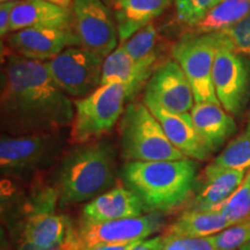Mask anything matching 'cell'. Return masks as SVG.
Masks as SVG:
<instances>
[{
	"instance_id": "cell-32",
	"label": "cell",
	"mask_w": 250,
	"mask_h": 250,
	"mask_svg": "<svg viewBox=\"0 0 250 250\" xmlns=\"http://www.w3.org/2000/svg\"><path fill=\"white\" fill-rule=\"evenodd\" d=\"M168 240L164 235H158L148 240H143L132 250H164Z\"/></svg>"
},
{
	"instance_id": "cell-7",
	"label": "cell",
	"mask_w": 250,
	"mask_h": 250,
	"mask_svg": "<svg viewBox=\"0 0 250 250\" xmlns=\"http://www.w3.org/2000/svg\"><path fill=\"white\" fill-rule=\"evenodd\" d=\"M162 227L164 217L159 212L103 223L81 221L77 226L67 220L64 242L76 249H86L103 245L143 241Z\"/></svg>"
},
{
	"instance_id": "cell-19",
	"label": "cell",
	"mask_w": 250,
	"mask_h": 250,
	"mask_svg": "<svg viewBox=\"0 0 250 250\" xmlns=\"http://www.w3.org/2000/svg\"><path fill=\"white\" fill-rule=\"evenodd\" d=\"M190 115L202 142L211 153L217 152L236 132L235 121L221 104L195 103Z\"/></svg>"
},
{
	"instance_id": "cell-13",
	"label": "cell",
	"mask_w": 250,
	"mask_h": 250,
	"mask_svg": "<svg viewBox=\"0 0 250 250\" xmlns=\"http://www.w3.org/2000/svg\"><path fill=\"white\" fill-rule=\"evenodd\" d=\"M145 93L168 111L184 114L193 108V92L189 80L175 59L158 65L146 85Z\"/></svg>"
},
{
	"instance_id": "cell-23",
	"label": "cell",
	"mask_w": 250,
	"mask_h": 250,
	"mask_svg": "<svg viewBox=\"0 0 250 250\" xmlns=\"http://www.w3.org/2000/svg\"><path fill=\"white\" fill-rule=\"evenodd\" d=\"M250 14V0H223L192 28L195 34L219 33Z\"/></svg>"
},
{
	"instance_id": "cell-16",
	"label": "cell",
	"mask_w": 250,
	"mask_h": 250,
	"mask_svg": "<svg viewBox=\"0 0 250 250\" xmlns=\"http://www.w3.org/2000/svg\"><path fill=\"white\" fill-rule=\"evenodd\" d=\"M246 170L225 169L211 164L197 176L191 199L186 202V210L206 211L220 204L241 186Z\"/></svg>"
},
{
	"instance_id": "cell-24",
	"label": "cell",
	"mask_w": 250,
	"mask_h": 250,
	"mask_svg": "<svg viewBox=\"0 0 250 250\" xmlns=\"http://www.w3.org/2000/svg\"><path fill=\"white\" fill-rule=\"evenodd\" d=\"M212 164L225 169H242L250 167V121L239 136L227 144Z\"/></svg>"
},
{
	"instance_id": "cell-25",
	"label": "cell",
	"mask_w": 250,
	"mask_h": 250,
	"mask_svg": "<svg viewBox=\"0 0 250 250\" xmlns=\"http://www.w3.org/2000/svg\"><path fill=\"white\" fill-rule=\"evenodd\" d=\"M206 211L223 214L229 225H234L250 217V171L237 189L226 201Z\"/></svg>"
},
{
	"instance_id": "cell-21",
	"label": "cell",
	"mask_w": 250,
	"mask_h": 250,
	"mask_svg": "<svg viewBox=\"0 0 250 250\" xmlns=\"http://www.w3.org/2000/svg\"><path fill=\"white\" fill-rule=\"evenodd\" d=\"M230 226L223 214L213 211L186 210L164 229L167 240L212 236Z\"/></svg>"
},
{
	"instance_id": "cell-40",
	"label": "cell",
	"mask_w": 250,
	"mask_h": 250,
	"mask_svg": "<svg viewBox=\"0 0 250 250\" xmlns=\"http://www.w3.org/2000/svg\"><path fill=\"white\" fill-rule=\"evenodd\" d=\"M220 1H223V0H220Z\"/></svg>"
},
{
	"instance_id": "cell-38",
	"label": "cell",
	"mask_w": 250,
	"mask_h": 250,
	"mask_svg": "<svg viewBox=\"0 0 250 250\" xmlns=\"http://www.w3.org/2000/svg\"><path fill=\"white\" fill-rule=\"evenodd\" d=\"M1 2H19V1H22V0H0Z\"/></svg>"
},
{
	"instance_id": "cell-35",
	"label": "cell",
	"mask_w": 250,
	"mask_h": 250,
	"mask_svg": "<svg viewBox=\"0 0 250 250\" xmlns=\"http://www.w3.org/2000/svg\"><path fill=\"white\" fill-rule=\"evenodd\" d=\"M44 1L51 2V4H55L57 6H61V7H66V8H71L72 4H73V0H44Z\"/></svg>"
},
{
	"instance_id": "cell-14",
	"label": "cell",
	"mask_w": 250,
	"mask_h": 250,
	"mask_svg": "<svg viewBox=\"0 0 250 250\" xmlns=\"http://www.w3.org/2000/svg\"><path fill=\"white\" fill-rule=\"evenodd\" d=\"M156 62L158 55L142 61H134L121 44L104 58L100 86L122 83L126 88L129 103L132 102L143 87L147 85L153 72L158 66Z\"/></svg>"
},
{
	"instance_id": "cell-18",
	"label": "cell",
	"mask_w": 250,
	"mask_h": 250,
	"mask_svg": "<svg viewBox=\"0 0 250 250\" xmlns=\"http://www.w3.org/2000/svg\"><path fill=\"white\" fill-rule=\"evenodd\" d=\"M26 28L74 29L72 7H61L44 0L19 1L12 12L11 33Z\"/></svg>"
},
{
	"instance_id": "cell-20",
	"label": "cell",
	"mask_w": 250,
	"mask_h": 250,
	"mask_svg": "<svg viewBox=\"0 0 250 250\" xmlns=\"http://www.w3.org/2000/svg\"><path fill=\"white\" fill-rule=\"evenodd\" d=\"M174 0H118L112 6L121 44L161 15Z\"/></svg>"
},
{
	"instance_id": "cell-31",
	"label": "cell",
	"mask_w": 250,
	"mask_h": 250,
	"mask_svg": "<svg viewBox=\"0 0 250 250\" xmlns=\"http://www.w3.org/2000/svg\"><path fill=\"white\" fill-rule=\"evenodd\" d=\"M182 240L187 247V250H218L213 235Z\"/></svg>"
},
{
	"instance_id": "cell-10",
	"label": "cell",
	"mask_w": 250,
	"mask_h": 250,
	"mask_svg": "<svg viewBox=\"0 0 250 250\" xmlns=\"http://www.w3.org/2000/svg\"><path fill=\"white\" fill-rule=\"evenodd\" d=\"M72 12L80 46L108 57L120 41L112 9L103 0H73Z\"/></svg>"
},
{
	"instance_id": "cell-17",
	"label": "cell",
	"mask_w": 250,
	"mask_h": 250,
	"mask_svg": "<svg viewBox=\"0 0 250 250\" xmlns=\"http://www.w3.org/2000/svg\"><path fill=\"white\" fill-rule=\"evenodd\" d=\"M146 212L142 199L126 187H116L90 201L83 211V221L103 223L133 218Z\"/></svg>"
},
{
	"instance_id": "cell-36",
	"label": "cell",
	"mask_w": 250,
	"mask_h": 250,
	"mask_svg": "<svg viewBox=\"0 0 250 250\" xmlns=\"http://www.w3.org/2000/svg\"><path fill=\"white\" fill-rule=\"evenodd\" d=\"M103 1H104L105 2V4H107L108 6H109V7H112V6H114L115 4H116V2L118 1V0H103Z\"/></svg>"
},
{
	"instance_id": "cell-27",
	"label": "cell",
	"mask_w": 250,
	"mask_h": 250,
	"mask_svg": "<svg viewBox=\"0 0 250 250\" xmlns=\"http://www.w3.org/2000/svg\"><path fill=\"white\" fill-rule=\"evenodd\" d=\"M219 2L220 0H174L175 13L180 22L193 28Z\"/></svg>"
},
{
	"instance_id": "cell-3",
	"label": "cell",
	"mask_w": 250,
	"mask_h": 250,
	"mask_svg": "<svg viewBox=\"0 0 250 250\" xmlns=\"http://www.w3.org/2000/svg\"><path fill=\"white\" fill-rule=\"evenodd\" d=\"M198 164L193 159L126 161L120 169L124 186L142 199L147 212H169L191 195Z\"/></svg>"
},
{
	"instance_id": "cell-6",
	"label": "cell",
	"mask_w": 250,
	"mask_h": 250,
	"mask_svg": "<svg viewBox=\"0 0 250 250\" xmlns=\"http://www.w3.org/2000/svg\"><path fill=\"white\" fill-rule=\"evenodd\" d=\"M127 100L122 83L100 86L92 94L74 101V118L68 131L70 145L101 139L123 116Z\"/></svg>"
},
{
	"instance_id": "cell-15",
	"label": "cell",
	"mask_w": 250,
	"mask_h": 250,
	"mask_svg": "<svg viewBox=\"0 0 250 250\" xmlns=\"http://www.w3.org/2000/svg\"><path fill=\"white\" fill-rule=\"evenodd\" d=\"M144 103L147 105L156 120L160 122L162 129L171 144L187 158L199 161L208 160L210 158L212 153L202 142L189 112L177 114L168 111L146 93L144 95Z\"/></svg>"
},
{
	"instance_id": "cell-33",
	"label": "cell",
	"mask_w": 250,
	"mask_h": 250,
	"mask_svg": "<svg viewBox=\"0 0 250 250\" xmlns=\"http://www.w3.org/2000/svg\"><path fill=\"white\" fill-rule=\"evenodd\" d=\"M62 245H57L54 247H40L37 245H34V243L27 242V241H20L19 242V250H62Z\"/></svg>"
},
{
	"instance_id": "cell-8",
	"label": "cell",
	"mask_w": 250,
	"mask_h": 250,
	"mask_svg": "<svg viewBox=\"0 0 250 250\" xmlns=\"http://www.w3.org/2000/svg\"><path fill=\"white\" fill-rule=\"evenodd\" d=\"M220 33H190L176 42L171 55L182 67L191 85L195 103L210 102L220 104L215 93L212 71L218 50L223 46Z\"/></svg>"
},
{
	"instance_id": "cell-26",
	"label": "cell",
	"mask_w": 250,
	"mask_h": 250,
	"mask_svg": "<svg viewBox=\"0 0 250 250\" xmlns=\"http://www.w3.org/2000/svg\"><path fill=\"white\" fill-rule=\"evenodd\" d=\"M159 34L154 24L149 23L143 29L137 31L132 37L122 43L127 54L132 57L134 61H142V59L148 58L151 56H155V49L158 44Z\"/></svg>"
},
{
	"instance_id": "cell-30",
	"label": "cell",
	"mask_w": 250,
	"mask_h": 250,
	"mask_svg": "<svg viewBox=\"0 0 250 250\" xmlns=\"http://www.w3.org/2000/svg\"><path fill=\"white\" fill-rule=\"evenodd\" d=\"M17 5V2H1L0 5V36L1 43L11 34V18L12 12Z\"/></svg>"
},
{
	"instance_id": "cell-5",
	"label": "cell",
	"mask_w": 250,
	"mask_h": 250,
	"mask_svg": "<svg viewBox=\"0 0 250 250\" xmlns=\"http://www.w3.org/2000/svg\"><path fill=\"white\" fill-rule=\"evenodd\" d=\"M121 155L126 161L182 160L187 156L168 139L145 103L130 102L120 121Z\"/></svg>"
},
{
	"instance_id": "cell-34",
	"label": "cell",
	"mask_w": 250,
	"mask_h": 250,
	"mask_svg": "<svg viewBox=\"0 0 250 250\" xmlns=\"http://www.w3.org/2000/svg\"><path fill=\"white\" fill-rule=\"evenodd\" d=\"M164 250H187V247L182 239H173L168 240Z\"/></svg>"
},
{
	"instance_id": "cell-12",
	"label": "cell",
	"mask_w": 250,
	"mask_h": 250,
	"mask_svg": "<svg viewBox=\"0 0 250 250\" xmlns=\"http://www.w3.org/2000/svg\"><path fill=\"white\" fill-rule=\"evenodd\" d=\"M78 45H80V40L76 29L26 28L6 37V54L39 62H48L65 49Z\"/></svg>"
},
{
	"instance_id": "cell-2",
	"label": "cell",
	"mask_w": 250,
	"mask_h": 250,
	"mask_svg": "<svg viewBox=\"0 0 250 250\" xmlns=\"http://www.w3.org/2000/svg\"><path fill=\"white\" fill-rule=\"evenodd\" d=\"M56 167L54 184L59 205L64 208L92 201L114 184L116 149L103 139L71 145Z\"/></svg>"
},
{
	"instance_id": "cell-39",
	"label": "cell",
	"mask_w": 250,
	"mask_h": 250,
	"mask_svg": "<svg viewBox=\"0 0 250 250\" xmlns=\"http://www.w3.org/2000/svg\"><path fill=\"white\" fill-rule=\"evenodd\" d=\"M249 121H250V109H249Z\"/></svg>"
},
{
	"instance_id": "cell-1",
	"label": "cell",
	"mask_w": 250,
	"mask_h": 250,
	"mask_svg": "<svg viewBox=\"0 0 250 250\" xmlns=\"http://www.w3.org/2000/svg\"><path fill=\"white\" fill-rule=\"evenodd\" d=\"M73 118L74 101L56 83L45 62L6 54L0 90L2 133L58 132L70 127Z\"/></svg>"
},
{
	"instance_id": "cell-37",
	"label": "cell",
	"mask_w": 250,
	"mask_h": 250,
	"mask_svg": "<svg viewBox=\"0 0 250 250\" xmlns=\"http://www.w3.org/2000/svg\"><path fill=\"white\" fill-rule=\"evenodd\" d=\"M239 250H250V242L247 243V245H245V246H242Z\"/></svg>"
},
{
	"instance_id": "cell-9",
	"label": "cell",
	"mask_w": 250,
	"mask_h": 250,
	"mask_svg": "<svg viewBox=\"0 0 250 250\" xmlns=\"http://www.w3.org/2000/svg\"><path fill=\"white\" fill-rule=\"evenodd\" d=\"M104 58L83 48L70 46L45 62L56 83L72 98H85L101 83Z\"/></svg>"
},
{
	"instance_id": "cell-41",
	"label": "cell",
	"mask_w": 250,
	"mask_h": 250,
	"mask_svg": "<svg viewBox=\"0 0 250 250\" xmlns=\"http://www.w3.org/2000/svg\"><path fill=\"white\" fill-rule=\"evenodd\" d=\"M249 171H250V170H249Z\"/></svg>"
},
{
	"instance_id": "cell-11",
	"label": "cell",
	"mask_w": 250,
	"mask_h": 250,
	"mask_svg": "<svg viewBox=\"0 0 250 250\" xmlns=\"http://www.w3.org/2000/svg\"><path fill=\"white\" fill-rule=\"evenodd\" d=\"M249 66L245 57L224 45L218 50L212 78L221 107L232 116L243 110L249 88Z\"/></svg>"
},
{
	"instance_id": "cell-4",
	"label": "cell",
	"mask_w": 250,
	"mask_h": 250,
	"mask_svg": "<svg viewBox=\"0 0 250 250\" xmlns=\"http://www.w3.org/2000/svg\"><path fill=\"white\" fill-rule=\"evenodd\" d=\"M66 131L9 136L1 134L0 171L2 176L27 180L40 176L61 160L66 151Z\"/></svg>"
},
{
	"instance_id": "cell-29",
	"label": "cell",
	"mask_w": 250,
	"mask_h": 250,
	"mask_svg": "<svg viewBox=\"0 0 250 250\" xmlns=\"http://www.w3.org/2000/svg\"><path fill=\"white\" fill-rule=\"evenodd\" d=\"M218 250H236L250 242V217L213 235Z\"/></svg>"
},
{
	"instance_id": "cell-28",
	"label": "cell",
	"mask_w": 250,
	"mask_h": 250,
	"mask_svg": "<svg viewBox=\"0 0 250 250\" xmlns=\"http://www.w3.org/2000/svg\"><path fill=\"white\" fill-rule=\"evenodd\" d=\"M219 33L223 37L224 45L242 57L250 58V14L234 26Z\"/></svg>"
},
{
	"instance_id": "cell-22",
	"label": "cell",
	"mask_w": 250,
	"mask_h": 250,
	"mask_svg": "<svg viewBox=\"0 0 250 250\" xmlns=\"http://www.w3.org/2000/svg\"><path fill=\"white\" fill-rule=\"evenodd\" d=\"M20 241H27L40 247H54L64 242L67 219L56 212L31 215L19 225ZM19 241V242H20Z\"/></svg>"
}]
</instances>
